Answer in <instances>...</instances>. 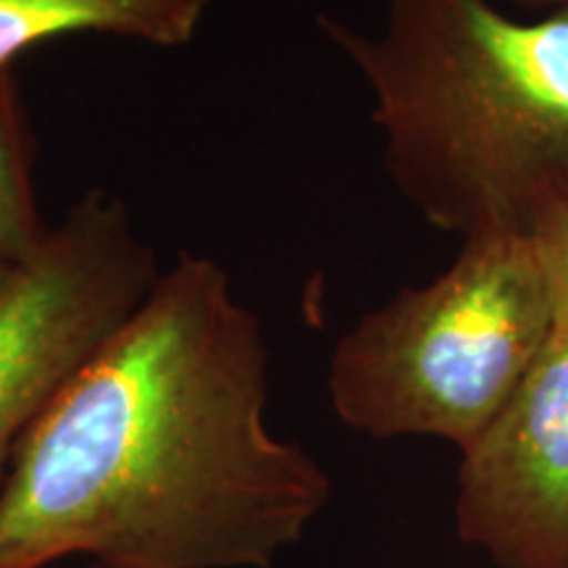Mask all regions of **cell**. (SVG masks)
Masks as SVG:
<instances>
[{
	"mask_svg": "<svg viewBox=\"0 0 568 568\" xmlns=\"http://www.w3.org/2000/svg\"><path fill=\"white\" fill-rule=\"evenodd\" d=\"M318 30L372 92L385 169L437 230L529 234L568 197V9L387 0L382 30Z\"/></svg>",
	"mask_w": 568,
	"mask_h": 568,
	"instance_id": "obj_2",
	"label": "cell"
},
{
	"mask_svg": "<svg viewBox=\"0 0 568 568\" xmlns=\"http://www.w3.org/2000/svg\"><path fill=\"white\" fill-rule=\"evenodd\" d=\"M116 193L92 187L0 290V485L21 437L159 280Z\"/></svg>",
	"mask_w": 568,
	"mask_h": 568,
	"instance_id": "obj_4",
	"label": "cell"
},
{
	"mask_svg": "<svg viewBox=\"0 0 568 568\" xmlns=\"http://www.w3.org/2000/svg\"><path fill=\"white\" fill-rule=\"evenodd\" d=\"M42 222L32 182V132L13 69H0V261L21 266L40 253Z\"/></svg>",
	"mask_w": 568,
	"mask_h": 568,
	"instance_id": "obj_7",
	"label": "cell"
},
{
	"mask_svg": "<svg viewBox=\"0 0 568 568\" xmlns=\"http://www.w3.org/2000/svg\"><path fill=\"white\" fill-rule=\"evenodd\" d=\"M552 332L529 234H471L443 274L403 287L337 339L326 368L332 408L374 439L437 437L464 450Z\"/></svg>",
	"mask_w": 568,
	"mask_h": 568,
	"instance_id": "obj_3",
	"label": "cell"
},
{
	"mask_svg": "<svg viewBox=\"0 0 568 568\" xmlns=\"http://www.w3.org/2000/svg\"><path fill=\"white\" fill-rule=\"evenodd\" d=\"M13 268H17V266H11V264H6V261H0V290H3V284L11 280Z\"/></svg>",
	"mask_w": 568,
	"mask_h": 568,
	"instance_id": "obj_10",
	"label": "cell"
},
{
	"mask_svg": "<svg viewBox=\"0 0 568 568\" xmlns=\"http://www.w3.org/2000/svg\"><path fill=\"white\" fill-rule=\"evenodd\" d=\"M92 568H105V566H98V564H95V566H92Z\"/></svg>",
	"mask_w": 568,
	"mask_h": 568,
	"instance_id": "obj_11",
	"label": "cell"
},
{
	"mask_svg": "<svg viewBox=\"0 0 568 568\" xmlns=\"http://www.w3.org/2000/svg\"><path fill=\"white\" fill-rule=\"evenodd\" d=\"M205 3H211V0H205Z\"/></svg>",
	"mask_w": 568,
	"mask_h": 568,
	"instance_id": "obj_12",
	"label": "cell"
},
{
	"mask_svg": "<svg viewBox=\"0 0 568 568\" xmlns=\"http://www.w3.org/2000/svg\"><path fill=\"white\" fill-rule=\"evenodd\" d=\"M518 11L524 13H542L552 9H568V0H510Z\"/></svg>",
	"mask_w": 568,
	"mask_h": 568,
	"instance_id": "obj_9",
	"label": "cell"
},
{
	"mask_svg": "<svg viewBox=\"0 0 568 568\" xmlns=\"http://www.w3.org/2000/svg\"><path fill=\"white\" fill-rule=\"evenodd\" d=\"M209 6L205 0H0V69L40 42L67 34L187 45Z\"/></svg>",
	"mask_w": 568,
	"mask_h": 568,
	"instance_id": "obj_6",
	"label": "cell"
},
{
	"mask_svg": "<svg viewBox=\"0 0 568 568\" xmlns=\"http://www.w3.org/2000/svg\"><path fill=\"white\" fill-rule=\"evenodd\" d=\"M272 353L211 255L180 253L42 410L0 485V568H274L332 497L268 426Z\"/></svg>",
	"mask_w": 568,
	"mask_h": 568,
	"instance_id": "obj_1",
	"label": "cell"
},
{
	"mask_svg": "<svg viewBox=\"0 0 568 568\" xmlns=\"http://www.w3.org/2000/svg\"><path fill=\"white\" fill-rule=\"evenodd\" d=\"M456 529L497 568H568V332L460 450Z\"/></svg>",
	"mask_w": 568,
	"mask_h": 568,
	"instance_id": "obj_5",
	"label": "cell"
},
{
	"mask_svg": "<svg viewBox=\"0 0 568 568\" xmlns=\"http://www.w3.org/2000/svg\"><path fill=\"white\" fill-rule=\"evenodd\" d=\"M529 240L550 295L552 322L558 332H568V197L537 219Z\"/></svg>",
	"mask_w": 568,
	"mask_h": 568,
	"instance_id": "obj_8",
	"label": "cell"
}]
</instances>
